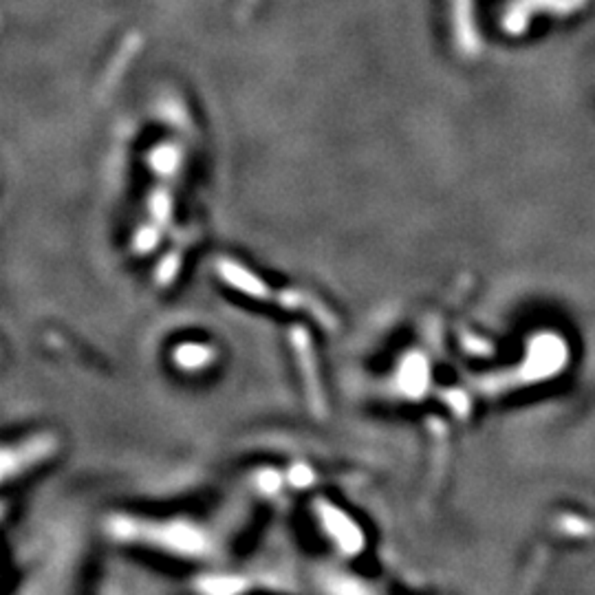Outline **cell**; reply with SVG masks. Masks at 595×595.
I'll use <instances>...</instances> for the list:
<instances>
[{"mask_svg": "<svg viewBox=\"0 0 595 595\" xmlns=\"http://www.w3.org/2000/svg\"><path fill=\"white\" fill-rule=\"evenodd\" d=\"M329 522H331V530L335 531V534H338V539L342 540V545L347 547V549H355V547H358V534H355V530L353 527H347L349 522L344 521L342 516L338 514V512H333V514H329Z\"/></svg>", "mask_w": 595, "mask_h": 595, "instance_id": "6da1fadb", "label": "cell"}]
</instances>
